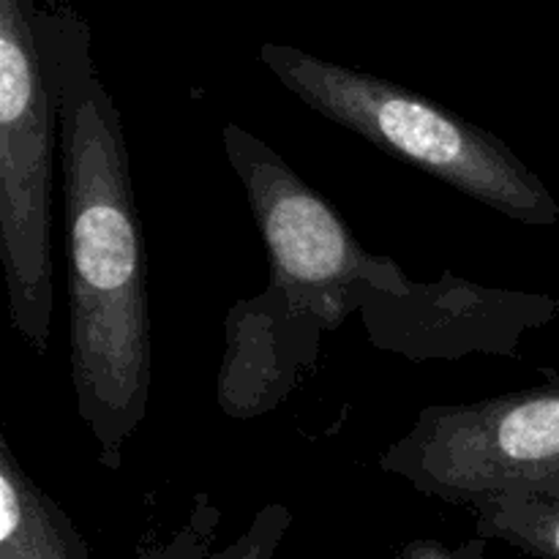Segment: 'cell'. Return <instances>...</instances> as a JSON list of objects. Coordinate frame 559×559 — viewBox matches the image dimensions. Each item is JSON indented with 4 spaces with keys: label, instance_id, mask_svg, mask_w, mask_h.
<instances>
[{
    "label": "cell",
    "instance_id": "8",
    "mask_svg": "<svg viewBox=\"0 0 559 559\" xmlns=\"http://www.w3.org/2000/svg\"><path fill=\"white\" fill-rule=\"evenodd\" d=\"M473 513L478 538L502 540L535 559H559V497L516 495Z\"/></svg>",
    "mask_w": 559,
    "mask_h": 559
},
{
    "label": "cell",
    "instance_id": "1",
    "mask_svg": "<svg viewBox=\"0 0 559 559\" xmlns=\"http://www.w3.org/2000/svg\"><path fill=\"white\" fill-rule=\"evenodd\" d=\"M58 118L69 243V369L76 413L118 469L147 415L153 320L147 262L123 120L98 76L76 11L36 14Z\"/></svg>",
    "mask_w": 559,
    "mask_h": 559
},
{
    "label": "cell",
    "instance_id": "4",
    "mask_svg": "<svg viewBox=\"0 0 559 559\" xmlns=\"http://www.w3.org/2000/svg\"><path fill=\"white\" fill-rule=\"evenodd\" d=\"M36 3L0 0V262L11 328L36 355L52 333V175L58 118Z\"/></svg>",
    "mask_w": 559,
    "mask_h": 559
},
{
    "label": "cell",
    "instance_id": "5",
    "mask_svg": "<svg viewBox=\"0 0 559 559\" xmlns=\"http://www.w3.org/2000/svg\"><path fill=\"white\" fill-rule=\"evenodd\" d=\"M380 469L473 511L516 495L559 497V374L527 391L420 409Z\"/></svg>",
    "mask_w": 559,
    "mask_h": 559
},
{
    "label": "cell",
    "instance_id": "6",
    "mask_svg": "<svg viewBox=\"0 0 559 559\" xmlns=\"http://www.w3.org/2000/svg\"><path fill=\"white\" fill-rule=\"evenodd\" d=\"M557 311V300L486 289L445 273L442 282L415 284L402 298H380L360 317L380 349L413 360L464 353L519 355V336Z\"/></svg>",
    "mask_w": 559,
    "mask_h": 559
},
{
    "label": "cell",
    "instance_id": "7",
    "mask_svg": "<svg viewBox=\"0 0 559 559\" xmlns=\"http://www.w3.org/2000/svg\"><path fill=\"white\" fill-rule=\"evenodd\" d=\"M0 559H91L69 513L27 475L0 431Z\"/></svg>",
    "mask_w": 559,
    "mask_h": 559
},
{
    "label": "cell",
    "instance_id": "9",
    "mask_svg": "<svg viewBox=\"0 0 559 559\" xmlns=\"http://www.w3.org/2000/svg\"><path fill=\"white\" fill-rule=\"evenodd\" d=\"M289 524H293V516L287 508L276 502V506L262 508L249 530L224 549H207L205 538L200 535V524H191L167 546L142 551L140 559H278Z\"/></svg>",
    "mask_w": 559,
    "mask_h": 559
},
{
    "label": "cell",
    "instance_id": "2",
    "mask_svg": "<svg viewBox=\"0 0 559 559\" xmlns=\"http://www.w3.org/2000/svg\"><path fill=\"white\" fill-rule=\"evenodd\" d=\"M222 140L271 260V284L227 317L222 404L229 415H260L309 369L320 333L374 300L409 295L415 282L391 257L369 254L271 145L235 123H224Z\"/></svg>",
    "mask_w": 559,
    "mask_h": 559
},
{
    "label": "cell",
    "instance_id": "10",
    "mask_svg": "<svg viewBox=\"0 0 559 559\" xmlns=\"http://www.w3.org/2000/svg\"><path fill=\"white\" fill-rule=\"evenodd\" d=\"M486 538L464 540L459 546H448L442 540H409L396 559H486Z\"/></svg>",
    "mask_w": 559,
    "mask_h": 559
},
{
    "label": "cell",
    "instance_id": "3",
    "mask_svg": "<svg viewBox=\"0 0 559 559\" xmlns=\"http://www.w3.org/2000/svg\"><path fill=\"white\" fill-rule=\"evenodd\" d=\"M260 60L306 107L355 131L388 156L413 164L513 222L549 227L559 218V205L544 180L484 126L399 82L289 44H262Z\"/></svg>",
    "mask_w": 559,
    "mask_h": 559
}]
</instances>
